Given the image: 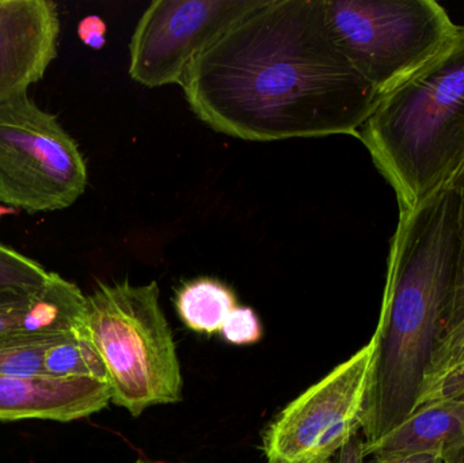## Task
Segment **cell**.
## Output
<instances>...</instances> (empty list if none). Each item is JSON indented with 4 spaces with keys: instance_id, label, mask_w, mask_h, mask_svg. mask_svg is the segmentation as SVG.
<instances>
[{
    "instance_id": "cell-1",
    "label": "cell",
    "mask_w": 464,
    "mask_h": 463,
    "mask_svg": "<svg viewBox=\"0 0 464 463\" xmlns=\"http://www.w3.org/2000/svg\"><path fill=\"white\" fill-rule=\"evenodd\" d=\"M182 89L201 121L248 141L359 138L379 100L333 38L324 0H265L195 60Z\"/></svg>"
},
{
    "instance_id": "cell-2",
    "label": "cell",
    "mask_w": 464,
    "mask_h": 463,
    "mask_svg": "<svg viewBox=\"0 0 464 463\" xmlns=\"http://www.w3.org/2000/svg\"><path fill=\"white\" fill-rule=\"evenodd\" d=\"M459 196L441 189L400 211L387 261L372 366L362 413L364 445L397 429L416 410L459 264Z\"/></svg>"
},
{
    "instance_id": "cell-3",
    "label": "cell",
    "mask_w": 464,
    "mask_h": 463,
    "mask_svg": "<svg viewBox=\"0 0 464 463\" xmlns=\"http://www.w3.org/2000/svg\"><path fill=\"white\" fill-rule=\"evenodd\" d=\"M400 211L451 184L464 165V24L419 71L379 97L359 133Z\"/></svg>"
},
{
    "instance_id": "cell-4",
    "label": "cell",
    "mask_w": 464,
    "mask_h": 463,
    "mask_svg": "<svg viewBox=\"0 0 464 463\" xmlns=\"http://www.w3.org/2000/svg\"><path fill=\"white\" fill-rule=\"evenodd\" d=\"M84 323L114 405L139 418L155 405L181 401V364L157 282L98 285L86 295Z\"/></svg>"
},
{
    "instance_id": "cell-5",
    "label": "cell",
    "mask_w": 464,
    "mask_h": 463,
    "mask_svg": "<svg viewBox=\"0 0 464 463\" xmlns=\"http://www.w3.org/2000/svg\"><path fill=\"white\" fill-rule=\"evenodd\" d=\"M327 26L379 97L427 64L459 24L435 0H324Z\"/></svg>"
},
{
    "instance_id": "cell-6",
    "label": "cell",
    "mask_w": 464,
    "mask_h": 463,
    "mask_svg": "<svg viewBox=\"0 0 464 463\" xmlns=\"http://www.w3.org/2000/svg\"><path fill=\"white\" fill-rule=\"evenodd\" d=\"M86 188V160L56 114L29 94L0 103V204L27 214L60 211Z\"/></svg>"
},
{
    "instance_id": "cell-7",
    "label": "cell",
    "mask_w": 464,
    "mask_h": 463,
    "mask_svg": "<svg viewBox=\"0 0 464 463\" xmlns=\"http://www.w3.org/2000/svg\"><path fill=\"white\" fill-rule=\"evenodd\" d=\"M375 342L286 405L264 435L266 463H330L362 432Z\"/></svg>"
},
{
    "instance_id": "cell-8",
    "label": "cell",
    "mask_w": 464,
    "mask_h": 463,
    "mask_svg": "<svg viewBox=\"0 0 464 463\" xmlns=\"http://www.w3.org/2000/svg\"><path fill=\"white\" fill-rule=\"evenodd\" d=\"M265 0H155L136 24L130 75L147 87L184 84L195 60Z\"/></svg>"
},
{
    "instance_id": "cell-9",
    "label": "cell",
    "mask_w": 464,
    "mask_h": 463,
    "mask_svg": "<svg viewBox=\"0 0 464 463\" xmlns=\"http://www.w3.org/2000/svg\"><path fill=\"white\" fill-rule=\"evenodd\" d=\"M60 18L51 0H0V103L27 94L57 56Z\"/></svg>"
},
{
    "instance_id": "cell-10",
    "label": "cell",
    "mask_w": 464,
    "mask_h": 463,
    "mask_svg": "<svg viewBox=\"0 0 464 463\" xmlns=\"http://www.w3.org/2000/svg\"><path fill=\"white\" fill-rule=\"evenodd\" d=\"M109 402H111V388L103 381L0 375V421L68 423L101 412Z\"/></svg>"
},
{
    "instance_id": "cell-11",
    "label": "cell",
    "mask_w": 464,
    "mask_h": 463,
    "mask_svg": "<svg viewBox=\"0 0 464 463\" xmlns=\"http://www.w3.org/2000/svg\"><path fill=\"white\" fill-rule=\"evenodd\" d=\"M86 295L52 272L33 291L0 290V340L38 334H86Z\"/></svg>"
},
{
    "instance_id": "cell-12",
    "label": "cell",
    "mask_w": 464,
    "mask_h": 463,
    "mask_svg": "<svg viewBox=\"0 0 464 463\" xmlns=\"http://www.w3.org/2000/svg\"><path fill=\"white\" fill-rule=\"evenodd\" d=\"M464 448V399L416 408L397 429L371 445L364 456L438 454L446 458Z\"/></svg>"
},
{
    "instance_id": "cell-13",
    "label": "cell",
    "mask_w": 464,
    "mask_h": 463,
    "mask_svg": "<svg viewBox=\"0 0 464 463\" xmlns=\"http://www.w3.org/2000/svg\"><path fill=\"white\" fill-rule=\"evenodd\" d=\"M451 187L459 196V264L454 290L446 313L441 318L435 352L422 386L446 374L455 356L464 345V165L452 179Z\"/></svg>"
},
{
    "instance_id": "cell-14",
    "label": "cell",
    "mask_w": 464,
    "mask_h": 463,
    "mask_svg": "<svg viewBox=\"0 0 464 463\" xmlns=\"http://www.w3.org/2000/svg\"><path fill=\"white\" fill-rule=\"evenodd\" d=\"M237 306L234 291L219 280L209 277L185 283L177 293L176 307L179 318L198 333H220Z\"/></svg>"
},
{
    "instance_id": "cell-15",
    "label": "cell",
    "mask_w": 464,
    "mask_h": 463,
    "mask_svg": "<svg viewBox=\"0 0 464 463\" xmlns=\"http://www.w3.org/2000/svg\"><path fill=\"white\" fill-rule=\"evenodd\" d=\"M44 374L56 380L92 378L108 382L105 364L87 333L67 334L52 344L44 358Z\"/></svg>"
},
{
    "instance_id": "cell-16",
    "label": "cell",
    "mask_w": 464,
    "mask_h": 463,
    "mask_svg": "<svg viewBox=\"0 0 464 463\" xmlns=\"http://www.w3.org/2000/svg\"><path fill=\"white\" fill-rule=\"evenodd\" d=\"M67 334H38L0 340V375L14 378H46L44 358L52 344ZM79 334V333H76Z\"/></svg>"
},
{
    "instance_id": "cell-17",
    "label": "cell",
    "mask_w": 464,
    "mask_h": 463,
    "mask_svg": "<svg viewBox=\"0 0 464 463\" xmlns=\"http://www.w3.org/2000/svg\"><path fill=\"white\" fill-rule=\"evenodd\" d=\"M51 274L37 261L0 242V290H38Z\"/></svg>"
},
{
    "instance_id": "cell-18",
    "label": "cell",
    "mask_w": 464,
    "mask_h": 463,
    "mask_svg": "<svg viewBox=\"0 0 464 463\" xmlns=\"http://www.w3.org/2000/svg\"><path fill=\"white\" fill-rule=\"evenodd\" d=\"M223 339L232 345H251L262 339V325L258 315L250 307H235L226 320Z\"/></svg>"
},
{
    "instance_id": "cell-19",
    "label": "cell",
    "mask_w": 464,
    "mask_h": 463,
    "mask_svg": "<svg viewBox=\"0 0 464 463\" xmlns=\"http://www.w3.org/2000/svg\"><path fill=\"white\" fill-rule=\"evenodd\" d=\"M464 399V362L439 377L432 382L425 383L420 391L416 408L430 402L451 401Z\"/></svg>"
},
{
    "instance_id": "cell-20",
    "label": "cell",
    "mask_w": 464,
    "mask_h": 463,
    "mask_svg": "<svg viewBox=\"0 0 464 463\" xmlns=\"http://www.w3.org/2000/svg\"><path fill=\"white\" fill-rule=\"evenodd\" d=\"M78 35L84 45L92 49H101L106 43V24L102 18L89 15L78 24Z\"/></svg>"
},
{
    "instance_id": "cell-21",
    "label": "cell",
    "mask_w": 464,
    "mask_h": 463,
    "mask_svg": "<svg viewBox=\"0 0 464 463\" xmlns=\"http://www.w3.org/2000/svg\"><path fill=\"white\" fill-rule=\"evenodd\" d=\"M371 458L370 463H444L438 454H381Z\"/></svg>"
},
{
    "instance_id": "cell-22",
    "label": "cell",
    "mask_w": 464,
    "mask_h": 463,
    "mask_svg": "<svg viewBox=\"0 0 464 463\" xmlns=\"http://www.w3.org/2000/svg\"><path fill=\"white\" fill-rule=\"evenodd\" d=\"M335 457V463H364V438L362 432L354 435Z\"/></svg>"
},
{
    "instance_id": "cell-23",
    "label": "cell",
    "mask_w": 464,
    "mask_h": 463,
    "mask_svg": "<svg viewBox=\"0 0 464 463\" xmlns=\"http://www.w3.org/2000/svg\"><path fill=\"white\" fill-rule=\"evenodd\" d=\"M444 463H464V448L447 456Z\"/></svg>"
},
{
    "instance_id": "cell-24",
    "label": "cell",
    "mask_w": 464,
    "mask_h": 463,
    "mask_svg": "<svg viewBox=\"0 0 464 463\" xmlns=\"http://www.w3.org/2000/svg\"><path fill=\"white\" fill-rule=\"evenodd\" d=\"M11 212H13V208L0 206V217H5V215L11 214Z\"/></svg>"
},
{
    "instance_id": "cell-25",
    "label": "cell",
    "mask_w": 464,
    "mask_h": 463,
    "mask_svg": "<svg viewBox=\"0 0 464 463\" xmlns=\"http://www.w3.org/2000/svg\"><path fill=\"white\" fill-rule=\"evenodd\" d=\"M136 463H158V462H147V461H138Z\"/></svg>"
}]
</instances>
